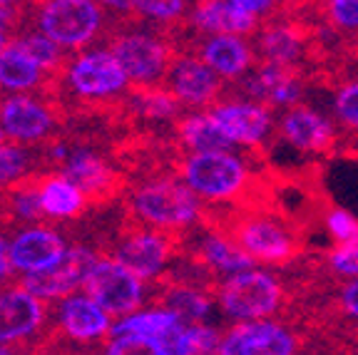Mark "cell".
Segmentation results:
<instances>
[{
    "label": "cell",
    "instance_id": "cell-1",
    "mask_svg": "<svg viewBox=\"0 0 358 355\" xmlns=\"http://www.w3.org/2000/svg\"><path fill=\"white\" fill-rule=\"evenodd\" d=\"M185 182L194 189L201 199L231 201L239 199L252 184V174L246 164L229 150L194 152L182 167Z\"/></svg>",
    "mask_w": 358,
    "mask_h": 355
},
{
    "label": "cell",
    "instance_id": "cell-2",
    "mask_svg": "<svg viewBox=\"0 0 358 355\" xmlns=\"http://www.w3.org/2000/svg\"><path fill=\"white\" fill-rule=\"evenodd\" d=\"M284 289L271 273L259 268L229 273L219 289V305L231 321H259L279 311Z\"/></svg>",
    "mask_w": 358,
    "mask_h": 355
},
{
    "label": "cell",
    "instance_id": "cell-3",
    "mask_svg": "<svg viewBox=\"0 0 358 355\" xmlns=\"http://www.w3.org/2000/svg\"><path fill=\"white\" fill-rule=\"evenodd\" d=\"M132 206L137 217L157 229H185L199 217V194L187 182L159 179L137 189Z\"/></svg>",
    "mask_w": 358,
    "mask_h": 355
},
{
    "label": "cell",
    "instance_id": "cell-4",
    "mask_svg": "<svg viewBox=\"0 0 358 355\" xmlns=\"http://www.w3.org/2000/svg\"><path fill=\"white\" fill-rule=\"evenodd\" d=\"M231 239L252 256L257 263H289L299 251V239L279 219L264 217V214H249L234 222Z\"/></svg>",
    "mask_w": 358,
    "mask_h": 355
},
{
    "label": "cell",
    "instance_id": "cell-5",
    "mask_svg": "<svg viewBox=\"0 0 358 355\" xmlns=\"http://www.w3.org/2000/svg\"><path fill=\"white\" fill-rule=\"evenodd\" d=\"M142 281L145 278L137 276L132 268H127L117 259L115 261L97 259L85 281V289H87V296H92L107 313L124 316V313L137 311V305L142 303V294H145Z\"/></svg>",
    "mask_w": 358,
    "mask_h": 355
},
{
    "label": "cell",
    "instance_id": "cell-6",
    "mask_svg": "<svg viewBox=\"0 0 358 355\" xmlns=\"http://www.w3.org/2000/svg\"><path fill=\"white\" fill-rule=\"evenodd\" d=\"M100 8L92 0H48L40 13V28L57 45L80 48L100 28Z\"/></svg>",
    "mask_w": 358,
    "mask_h": 355
},
{
    "label": "cell",
    "instance_id": "cell-7",
    "mask_svg": "<svg viewBox=\"0 0 358 355\" xmlns=\"http://www.w3.org/2000/svg\"><path fill=\"white\" fill-rule=\"evenodd\" d=\"M296 348V335L266 318L239 321L222 335L219 343L222 355H291Z\"/></svg>",
    "mask_w": 358,
    "mask_h": 355
},
{
    "label": "cell",
    "instance_id": "cell-8",
    "mask_svg": "<svg viewBox=\"0 0 358 355\" xmlns=\"http://www.w3.org/2000/svg\"><path fill=\"white\" fill-rule=\"evenodd\" d=\"M97 263V259L85 249H67L65 254L50 263L48 268L30 271L22 278V286L35 294L38 298H60L75 291L78 286H85L90 271Z\"/></svg>",
    "mask_w": 358,
    "mask_h": 355
},
{
    "label": "cell",
    "instance_id": "cell-9",
    "mask_svg": "<svg viewBox=\"0 0 358 355\" xmlns=\"http://www.w3.org/2000/svg\"><path fill=\"white\" fill-rule=\"evenodd\" d=\"M179 313L172 308L159 311H142L132 313L117 326L110 328V353H132V350H147L150 353L162 338H167L174 328L182 326Z\"/></svg>",
    "mask_w": 358,
    "mask_h": 355
},
{
    "label": "cell",
    "instance_id": "cell-10",
    "mask_svg": "<svg viewBox=\"0 0 358 355\" xmlns=\"http://www.w3.org/2000/svg\"><path fill=\"white\" fill-rule=\"evenodd\" d=\"M279 129H281V137L291 147H296L299 152H306V154L329 152L336 142L334 124L321 112L303 105H291L284 112V117H281Z\"/></svg>",
    "mask_w": 358,
    "mask_h": 355
},
{
    "label": "cell",
    "instance_id": "cell-11",
    "mask_svg": "<svg viewBox=\"0 0 358 355\" xmlns=\"http://www.w3.org/2000/svg\"><path fill=\"white\" fill-rule=\"evenodd\" d=\"M214 119L239 147H259L271 132V112L266 105L254 102H224L212 110Z\"/></svg>",
    "mask_w": 358,
    "mask_h": 355
},
{
    "label": "cell",
    "instance_id": "cell-12",
    "mask_svg": "<svg viewBox=\"0 0 358 355\" xmlns=\"http://www.w3.org/2000/svg\"><path fill=\"white\" fill-rule=\"evenodd\" d=\"M127 73L115 52H92L80 57L70 70V85L85 97H107L127 85Z\"/></svg>",
    "mask_w": 358,
    "mask_h": 355
},
{
    "label": "cell",
    "instance_id": "cell-13",
    "mask_svg": "<svg viewBox=\"0 0 358 355\" xmlns=\"http://www.w3.org/2000/svg\"><path fill=\"white\" fill-rule=\"evenodd\" d=\"M112 52L117 55L127 78L134 80V82H155L167 70V50L152 35H124L112 45Z\"/></svg>",
    "mask_w": 358,
    "mask_h": 355
},
{
    "label": "cell",
    "instance_id": "cell-14",
    "mask_svg": "<svg viewBox=\"0 0 358 355\" xmlns=\"http://www.w3.org/2000/svg\"><path fill=\"white\" fill-rule=\"evenodd\" d=\"M244 89L257 102L268 107H286L296 105L301 97L303 82L296 75L294 65H279V62H262L257 73L244 80Z\"/></svg>",
    "mask_w": 358,
    "mask_h": 355
},
{
    "label": "cell",
    "instance_id": "cell-15",
    "mask_svg": "<svg viewBox=\"0 0 358 355\" xmlns=\"http://www.w3.org/2000/svg\"><path fill=\"white\" fill-rule=\"evenodd\" d=\"M222 75L204 57H182L169 67V89L185 105H207L219 94Z\"/></svg>",
    "mask_w": 358,
    "mask_h": 355
},
{
    "label": "cell",
    "instance_id": "cell-16",
    "mask_svg": "<svg viewBox=\"0 0 358 355\" xmlns=\"http://www.w3.org/2000/svg\"><path fill=\"white\" fill-rule=\"evenodd\" d=\"M43 323V305L25 286L0 294V345L28 338Z\"/></svg>",
    "mask_w": 358,
    "mask_h": 355
},
{
    "label": "cell",
    "instance_id": "cell-17",
    "mask_svg": "<svg viewBox=\"0 0 358 355\" xmlns=\"http://www.w3.org/2000/svg\"><path fill=\"white\" fill-rule=\"evenodd\" d=\"M65 244L50 229H28L15 236L10 244V259L13 266L20 271H40L55 263L62 254H65Z\"/></svg>",
    "mask_w": 358,
    "mask_h": 355
},
{
    "label": "cell",
    "instance_id": "cell-18",
    "mask_svg": "<svg viewBox=\"0 0 358 355\" xmlns=\"http://www.w3.org/2000/svg\"><path fill=\"white\" fill-rule=\"evenodd\" d=\"M172 254V244L164 233H132L127 241L117 249V261L132 268L137 276L152 278L162 271Z\"/></svg>",
    "mask_w": 358,
    "mask_h": 355
},
{
    "label": "cell",
    "instance_id": "cell-19",
    "mask_svg": "<svg viewBox=\"0 0 358 355\" xmlns=\"http://www.w3.org/2000/svg\"><path fill=\"white\" fill-rule=\"evenodd\" d=\"M194 22L212 35H249L257 30L259 15L231 0H201L194 10Z\"/></svg>",
    "mask_w": 358,
    "mask_h": 355
},
{
    "label": "cell",
    "instance_id": "cell-20",
    "mask_svg": "<svg viewBox=\"0 0 358 355\" xmlns=\"http://www.w3.org/2000/svg\"><path fill=\"white\" fill-rule=\"evenodd\" d=\"M0 127L13 139H38L52 127V117L30 97H10L0 107Z\"/></svg>",
    "mask_w": 358,
    "mask_h": 355
},
{
    "label": "cell",
    "instance_id": "cell-21",
    "mask_svg": "<svg viewBox=\"0 0 358 355\" xmlns=\"http://www.w3.org/2000/svg\"><path fill=\"white\" fill-rule=\"evenodd\" d=\"M62 328L70 338L92 340L110 331V316L92 296H73L62 305Z\"/></svg>",
    "mask_w": 358,
    "mask_h": 355
},
{
    "label": "cell",
    "instance_id": "cell-22",
    "mask_svg": "<svg viewBox=\"0 0 358 355\" xmlns=\"http://www.w3.org/2000/svg\"><path fill=\"white\" fill-rule=\"evenodd\" d=\"M201 57L217 70L222 78H241L252 67V50L241 35H212L204 45Z\"/></svg>",
    "mask_w": 358,
    "mask_h": 355
},
{
    "label": "cell",
    "instance_id": "cell-23",
    "mask_svg": "<svg viewBox=\"0 0 358 355\" xmlns=\"http://www.w3.org/2000/svg\"><path fill=\"white\" fill-rule=\"evenodd\" d=\"M179 137H182V142L192 152H219L234 147L229 134L224 132L222 124L214 119L212 112L185 117L182 124H179Z\"/></svg>",
    "mask_w": 358,
    "mask_h": 355
},
{
    "label": "cell",
    "instance_id": "cell-24",
    "mask_svg": "<svg viewBox=\"0 0 358 355\" xmlns=\"http://www.w3.org/2000/svg\"><path fill=\"white\" fill-rule=\"evenodd\" d=\"M259 55L266 62L294 65L303 55V38L294 25H271L259 35Z\"/></svg>",
    "mask_w": 358,
    "mask_h": 355
},
{
    "label": "cell",
    "instance_id": "cell-25",
    "mask_svg": "<svg viewBox=\"0 0 358 355\" xmlns=\"http://www.w3.org/2000/svg\"><path fill=\"white\" fill-rule=\"evenodd\" d=\"M199 256L201 263H207L214 271L222 273L244 271V268H252L257 263L231 236H222V233H209L207 239L201 241Z\"/></svg>",
    "mask_w": 358,
    "mask_h": 355
},
{
    "label": "cell",
    "instance_id": "cell-26",
    "mask_svg": "<svg viewBox=\"0 0 358 355\" xmlns=\"http://www.w3.org/2000/svg\"><path fill=\"white\" fill-rule=\"evenodd\" d=\"M40 80V65L25 52L20 43L6 45L0 52V87L28 89Z\"/></svg>",
    "mask_w": 358,
    "mask_h": 355
},
{
    "label": "cell",
    "instance_id": "cell-27",
    "mask_svg": "<svg viewBox=\"0 0 358 355\" xmlns=\"http://www.w3.org/2000/svg\"><path fill=\"white\" fill-rule=\"evenodd\" d=\"M83 189L67 177H55L40 189V204L50 217H75L83 209Z\"/></svg>",
    "mask_w": 358,
    "mask_h": 355
},
{
    "label": "cell",
    "instance_id": "cell-28",
    "mask_svg": "<svg viewBox=\"0 0 358 355\" xmlns=\"http://www.w3.org/2000/svg\"><path fill=\"white\" fill-rule=\"evenodd\" d=\"M65 177L73 179L87 194H97L110 184V172L102 164V159H97L95 154H87V152H80L67 161Z\"/></svg>",
    "mask_w": 358,
    "mask_h": 355
},
{
    "label": "cell",
    "instance_id": "cell-29",
    "mask_svg": "<svg viewBox=\"0 0 358 355\" xmlns=\"http://www.w3.org/2000/svg\"><path fill=\"white\" fill-rule=\"evenodd\" d=\"M164 303H167V308H172L174 313H179V318L185 323L204 321V318L212 313V300L204 294H199L196 289H185V286H177V289L169 291Z\"/></svg>",
    "mask_w": 358,
    "mask_h": 355
},
{
    "label": "cell",
    "instance_id": "cell-30",
    "mask_svg": "<svg viewBox=\"0 0 358 355\" xmlns=\"http://www.w3.org/2000/svg\"><path fill=\"white\" fill-rule=\"evenodd\" d=\"M222 335L209 326H185L177 335L174 355H204L219 353Z\"/></svg>",
    "mask_w": 358,
    "mask_h": 355
},
{
    "label": "cell",
    "instance_id": "cell-31",
    "mask_svg": "<svg viewBox=\"0 0 358 355\" xmlns=\"http://www.w3.org/2000/svg\"><path fill=\"white\" fill-rule=\"evenodd\" d=\"M334 112L343 127L358 132V80L338 87V92L334 97Z\"/></svg>",
    "mask_w": 358,
    "mask_h": 355
},
{
    "label": "cell",
    "instance_id": "cell-32",
    "mask_svg": "<svg viewBox=\"0 0 358 355\" xmlns=\"http://www.w3.org/2000/svg\"><path fill=\"white\" fill-rule=\"evenodd\" d=\"M20 45L40 67H55L57 60H60V50H57L60 45H57L50 35H45V33L28 35V38L20 40Z\"/></svg>",
    "mask_w": 358,
    "mask_h": 355
},
{
    "label": "cell",
    "instance_id": "cell-33",
    "mask_svg": "<svg viewBox=\"0 0 358 355\" xmlns=\"http://www.w3.org/2000/svg\"><path fill=\"white\" fill-rule=\"evenodd\" d=\"M324 224L336 244L353 241L358 236V217H353L351 211H346V209H338V206H336V209H329Z\"/></svg>",
    "mask_w": 358,
    "mask_h": 355
},
{
    "label": "cell",
    "instance_id": "cell-34",
    "mask_svg": "<svg viewBox=\"0 0 358 355\" xmlns=\"http://www.w3.org/2000/svg\"><path fill=\"white\" fill-rule=\"evenodd\" d=\"M326 261H329L331 271H336L338 276H358V236L353 241L336 244Z\"/></svg>",
    "mask_w": 358,
    "mask_h": 355
},
{
    "label": "cell",
    "instance_id": "cell-35",
    "mask_svg": "<svg viewBox=\"0 0 358 355\" xmlns=\"http://www.w3.org/2000/svg\"><path fill=\"white\" fill-rule=\"evenodd\" d=\"M25 172V154L17 147L0 142V184H10Z\"/></svg>",
    "mask_w": 358,
    "mask_h": 355
},
{
    "label": "cell",
    "instance_id": "cell-36",
    "mask_svg": "<svg viewBox=\"0 0 358 355\" xmlns=\"http://www.w3.org/2000/svg\"><path fill=\"white\" fill-rule=\"evenodd\" d=\"M329 20L341 30H358V0H329Z\"/></svg>",
    "mask_w": 358,
    "mask_h": 355
},
{
    "label": "cell",
    "instance_id": "cell-37",
    "mask_svg": "<svg viewBox=\"0 0 358 355\" xmlns=\"http://www.w3.org/2000/svg\"><path fill=\"white\" fill-rule=\"evenodd\" d=\"M185 3L187 0H137V8L155 20H174L182 15Z\"/></svg>",
    "mask_w": 358,
    "mask_h": 355
},
{
    "label": "cell",
    "instance_id": "cell-38",
    "mask_svg": "<svg viewBox=\"0 0 358 355\" xmlns=\"http://www.w3.org/2000/svg\"><path fill=\"white\" fill-rule=\"evenodd\" d=\"M142 107H145L147 115L152 117H167L177 110V94L167 92H150L142 97Z\"/></svg>",
    "mask_w": 358,
    "mask_h": 355
},
{
    "label": "cell",
    "instance_id": "cell-39",
    "mask_svg": "<svg viewBox=\"0 0 358 355\" xmlns=\"http://www.w3.org/2000/svg\"><path fill=\"white\" fill-rule=\"evenodd\" d=\"M338 300H341L343 313L358 321V276H353V281L341 291V298Z\"/></svg>",
    "mask_w": 358,
    "mask_h": 355
},
{
    "label": "cell",
    "instance_id": "cell-40",
    "mask_svg": "<svg viewBox=\"0 0 358 355\" xmlns=\"http://www.w3.org/2000/svg\"><path fill=\"white\" fill-rule=\"evenodd\" d=\"M231 3H236V6L244 8V10L254 13V15H264V13H268L276 6V0H231Z\"/></svg>",
    "mask_w": 358,
    "mask_h": 355
},
{
    "label": "cell",
    "instance_id": "cell-41",
    "mask_svg": "<svg viewBox=\"0 0 358 355\" xmlns=\"http://www.w3.org/2000/svg\"><path fill=\"white\" fill-rule=\"evenodd\" d=\"M10 268H15L10 259V246L6 244V239H0V278H6Z\"/></svg>",
    "mask_w": 358,
    "mask_h": 355
},
{
    "label": "cell",
    "instance_id": "cell-42",
    "mask_svg": "<svg viewBox=\"0 0 358 355\" xmlns=\"http://www.w3.org/2000/svg\"><path fill=\"white\" fill-rule=\"evenodd\" d=\"M102 6L112 8V10H120V13H129L137 8V0H100Z\"/></svg>",
    "mask_w": 358,
    "mask_h": 355
},
{
    "label": "cell",
    "instance_id": "cell-43",
    "mask_svg": "<svg viewBox=\"0 0 358 355\" xmlns=\"http://www.w3.org/2000/svg\"><path fill=\"white\" fill-rule=\"evenodd\" d=\"M3 48H6V33H3V28H0V52H3Z\"/></svg>",
    "mask_w": 358,
    "mask_h": 355
},
{
    "label": "cell",
    "instance_id": "cell-44",
    "mask_svg": "<svg viewBox=\"0 0 358 355\" xmlns=\"http://www.w3.org/2000/svg\"><path fill=\"white\" fill-rule=\"evenodd\" d=\"M8 3H13V0H0V8H3V6H8Z\"/></svg>",
    "mask_w": 358,
    "mask_h": 355
},
{
    "label": "cell",
    "instance_id": "cell-45",
    "mask_svg": "<svg viewBox=\"0 0 358 355\" xmlns=\"http://www.w3.org/2000/svg\"><path fill=\"white\" fill-rule=\"evenodd\" d=\"M3 134H6V129H3V127H0V142H3Z\"/></svg>",
    "mask_w": 358,
    "mask_h": 355
},
{
    "label": "cell",
    "instance_id": "cell-46",
    "mask_svg": "<svg viewBox=\"0 0 358 355\" xmlns=\"http://www.w3.org/2000/svg\"><path fill=\"white\" fill-rule=\"evenodd\" d=\"M0 353H6V348H3V345H0Z\"/></svg>",
    "mask_w": 358,
    "mask_h": 355
}]
</instances>
